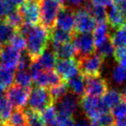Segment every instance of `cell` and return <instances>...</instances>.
<instances>
[{"label": "cell", "mask_w": 126, "mask_h": 126, "mask_svg": "<svg viewBox=\"0 0 126 126\" xmlns=\"http://www.w3.org/2000/svg\"><path fill=\"white\" fill-rule=\"evenodd\" d=\"M16 31L17 30L11 26L6 21H0V46L10 44Z\"/></svg>", "instance_id": "obj_24"}, {"label": "cell", "mask_w": 126, "mask_h": 126, "mask_svg": "<svg viewBox=\"0 0 126 126\" xmlns=\"http://www.w3.org/2000/svg\"><path fill=\"white\" fill-rule=\"evenodd\" d=\"M57 57L54 51L50 48H47L42 54L36 60L39 65L42 67L44 70H52L57 62Z\"/></svg>", "instance_id": "obj_18"}, {"label": "cell", "mask_w": 126, "mask_h": 126, "mask_svg": "<svg viewBox=\"0 0 126 126\" xmlns=\"http://www.w3.org/2000/svg\"><path fill=\"white\" fill-rule=\"evenodd\" d=\"M54 105V102L47 88L33 86L30 91L28 99V109L42 113L47 108Z\"/></svg>", "instance_id": "obj_2"}, {"label": "cell", "mask_w": 126, "mask_h": 126, "mask_svg": "<svg viewBox=\"0 0 126 126\" xmlns=\"http://www.w3.org/2000/svg\"><path fill=\"white\" fill-rule=\"evenodd\" d=\"M67 1L68 4V7L74 10V8H77V9L80 8L82 5H84L87 0H67Z\"/></svg>", "instance_id": "obj_43"}, {"label": "cell", "mask_w": 126, "mask_h": 126, "mask_svg": "<svg viewBox=\"0 0 126 126\" xmlns=\"http://www.w3.org/2000/svg\"><path fill=\"white\" fill-rule=\"evenodd\" d=\"M5 126H28V120L24 109H15L12 110Z\"/></svg>", "instance_id": "obj_23"}, {"label": "cell", "mask_w": 126, "mask_h": 126, "mask_svg": "<svg viewBox=\"0 0 126 126\" xmlns=\"http://www.w3.org/2000/svg\"><path fill=\"white\" fill-rule=\"evenodd\" d=\"M67 86L71 93L77 97H83L86 94V85H85V76L80 73L67 81Z\"/></svg>", "instance_id": "obj_16"}, {"label": "cell", "mask_w": 126, "mask_h": 126, "mask_svg": "<svg viewBox=\"0 0 126 126\" xmlns=\"http://www.w3.org/2000/svg\"><path fill=\"white\" fill-rule=\"evenodd\" d=\"M108 30V24L106 23H101L97 24V27L95 28L94 31L93 32V36L96 47L103 42H105L108 37H110Z\"/></svg>", "instance_id": "obj_26"}, {"label": "cell", "mask_w": 126, "mask_h": 126, "mask_svg": "<svg viewBox=\"0 0 126 126\" xmlns=\"http://www.w3.org/2000/svg\"><path fill=\"white\" fill-rule=\"evenodd\" d=\"M1 126H5V125H1Z\"/></svg>", "instance_id": "obj_52"}, {"label": "cell", "mask_w": 126, "mask_h": 126, "mask_svg": "<svg viewBox=\"0 0 126 126\" xmlns=\"http://www.w3.org/2000/svg\"><path fill=\"white\" fill-rule=\"evenodd\" d=\"M112 115L117 119L126 117V99L121 101L112 109Z\"/></svg>", "instance_id": "obj_38"}, {"label": "cell", "mask_w": 126, "mask_h": 126, "mask_svg": "<svg viewBox=\"0 0 126 126\" xmlns=\"http://www.w3.org/2000/svg\"><path fill=\"white\" fill-rule=\"evenodd\" d=\"M90 122L87 120L86 118H83V119H79L77 122H75L74 126H89Z\"/></svg>", "instance_id": "obj_46"}, {"label": "cell", "mask_w": 126, "mask_h": 126, "mask_svg": "<svg viewBox=\"0 0 126 126\" xmlns=\"http://www.w3.org/2000/svg\"><path fill=\"white\" fill-rule=\"evenodd\" d=\"M79 103L85 115L91 121H96L101 114L109 112L110 110L105 105L103 100L97 97L85 94L81 97Z\"/></svg>", "instance_id": "obj_4"}, {"label": "cell", "mask_w": 126, "mask_h": 126, "mask_svg": "<svg viewBox=\"0 0 126 126\" xmlns=\"http://www.w3.org/2000/svg\"><path fill=\"white\" fill-rule=\"evenodd\" d=\"M14 76V70L0 65V85L4 88V90H8L13 85Z\"/></svg>", "instance_id": "obj_27"}, {"label": "cell", "mask_w": 126, "mask_h": 126, "mask_svg": "<svg viewBox=\"0 0 126 126\" xmlns=\"http://www.w3.org/2000/svg\"><path fill=\"white\" fill-rule=\"evenodd\" d=\"M55 1H57V2H58V3H60V4H64V2L66 1V0H55Z\"/></svg>", "instance_id": "obj_50"}, {"label": "cell", "mask_w": 126, "mask_h": 126, "mask_svg": "<svg viewBox=\"0 0 126 126\" xmlns=\"http://www.w3.org/2000/svg\"><path fill=\"white\" fill-rule=\"evenodd\" d=\"M1 47H2V46H0V49H1Z\"/></svg>", "instance_id": "obj_51"}, {"label": "cell", "mask_w": 126, "mask_h": 126, "mask_svg": "<svg viewBox=\"0 0 126 126\" xmlns=\"http://www.w3.org/2000/svg\"><path fill=\"white\" fill-rule=\"evenodd\" d=\"M93 5L103 6V7H110L113 4L114 0H89Z\"/></svg>", "instance_id": "obj_42"}, {"label": "cell", "mask_w": 126, "mask_h": 126, "mask_svg": "<svg viewBox=\"0 0 126 126\" xmlns=\"http://www.w3.org/2000/svg\"><path fill=\"white\" fill-rule=\"evenodd\" d=\"M89 126H99V125H98V124L97 123V121H91Z\"/></svg>", "instance_id": "obj_49"}, {"label": "cell", "mask_w": 126, "mask_h": 126, "mask_svg": "<svg viewBox=\"0 0 126 126\" xmlns=\"http://www.w3.org/2000/svg\"><path fill=\"white\" fill-rule=\"evenodd\" d=\"M24 110L27 116L28 126H46V124L40 112L34 111L28 108L26 110L24 109Z\"/></svg>", "instance_id": "obj_30"}, {"label": "cell", "mask_w": 126, "mask_h": 126, "mask_svg": "<svg viewBox=\"0 0 126 126\" xmlns=\"http://www.w3.org/2000/svg\"><path fill=\"white\" fill-rule=\"evenodd\" d=\"M74 120L72 117H66V116L58 115L55 122L52 126H74Z\"/></svg>", "instance_id": "obj_39"}, {"label": "cell", "mask_w": 126, "mask_h": 126, "mask_svg": "<svg viewBox=\"0 0 126 126\" xmlns=\"http://www.w3.org/2000/svg\"><path fill=\"white\" fill-rule=\"evenodd\" d=\"M41 114H42V117L43 118L44 122H45L46 125H48V126H52L54 124V123L56 120V117L58 116L57 110H56L55 107L54 105L47 108Z\"/></svg>", "instance_id": "obj_33"}, {"label": "cell", "mask_w": 126, "mask_h": 126, "mask_svg": "<svg viewBox=\"0 0 126 126\" xmlns=\"http://www.w3.org/2000/svg\"><path fill=\"white\" fill-rule=\"evenodd\" d=\"M10 44H11L12 47H14L16 49H17L20 52H22V51H23L24 49H26L27 41H26V38H25L22 34H20L18 31H16V33H15L14 36L11 39Z\"/></svg>", "instance_id": "obj_34"}, {"label": "cell", "mask_w": 126, "mask_h": 126, "mask_svg": "<svg viewBox=\"0 0 126 126\" xmlns=\"http://www.w3.org/2000/svg\"><path fill=\"white\" fill-rule=\"evenodd\" d=\"M55 27L70 33H74L75 19H74V11L72 8L65 5L62 6L57 15Z\"/></svg>", "instance_id": "obj_14"}, {"label": "cell", "mask_w": 126, "mask_h": 126, "mask_svg": "<svg viewBox=\"0 0 126 126\" xmlns=\"http://www.w3.org/2000/svg\"><path fill=\"white\" fill-rule=\"evenodd\" d=\"M41 5V24L51 30L55 27L57 15L63 4L55 0H40Z\"/></svg>", "instance_id": "obj_3"}, {"label": "cell", "mask_w": 126, "mask_h": 126, "mask_svg": "<svg viewBox=\"0 0 126 126\" xmlns=\"http://www.w3.org/2000/svg\"><path fill=\"white\" fill-rule=\"evenodd\" d=\"M114 57H115L116 61L119 60L122 58L123 56L126 55V47H117L115 48V52H114Z\"/></svg>", "instance_id": "obj_44"}, {"label": "cell", "mask_w": 126, "mask_h": 126, "mask_svg": "<svg viewBox=\"0 0 126 126\" xmlns=\"http://www.w3.org/2000/svg\"><path fill=\"white\" fill-rule=\"evenodd\" d=\"M52 48L58 60H69L77 57V50L71 42L63 44H52Z\"/></svg>", "instance_id": "obj_15"}, {"label": "cell", "mask_w": 126, "mask_h": 126, "mask_svg": "<svg viewBox=\"0 0 126 126\" xmlns=\"http://www.w3.org/2000/svg\"><path fill=\"white\" fill-rule=\"evenodd\" d=\"M14 9L16 8L12 7L6 0H0V21L5 20L7 15Z\"/></svg>", "instance_id": "obj_40"}, {"label": "cell", "mask_w": 126, "mask_h": 126, "mask_svg": "<svg viewBox=\"0 0 126 126\" xmlns=\"http://www.w3.org/2000/svg\"><path fill=\"white\" fill-rule=\"evenodd\" d=\"M107 22L113 30H117L124 26L126 22V18L117 10V8L112 4L107 11Z\"/></svg>", "instance_id": "obj_17"}, {"label": "cell", "mask_w": 126, "mask_h": 126, "mask_svg": "<svg viewBox=\"0 0 126 126\" xmlns=\"http://www.w3.org/2000/svg\"><path fill=\"white\" fill-rule=\"evenodd\" d=\"M97 123L99 126H115V119L110 111L103 113L97 119Z\"/></svg>", "instance_id": "obj_37"}, {"label": "cell", "mask_w": 126, "mask_h": 126, "mask_svg": "<svg viewBox=\"0 0 126 126\" xmlns=\"http://www.w3.org/2000/svg\"><path fill=\"white\" fill-rule=\"evenodd\" d=\"M8 23H9L11 26H12L14 29H16V30H18L23 24L24 23L23 19V16H22L21 13H20L19 10L18 9H14L7 15L5 20Z\"/></svg>", "instance_id": "obj_29"}, {"label": "cell", "mask_w": 126, "mask_h": 126, "mask_svg": "<svg viewBox=\"0 0 126 126\" xmlns=\"http://www.w3.org/2000/svg\"><path fill=\"white\" fill-rule=\"evenodd\" d=\"M26 51L33 61H35L47 48L50 42V30L42 24L35 25L26 36Z\"/></svg>", "instance_id": "obj_1"}, {"label": "cell", "mask_w": 126, "mask_h": 126, "mask_svg": "<svg viewBox=\"0 0 126 126\" xmlns=\"http://www.w3.org/2000/svg\"><path fill=\"white\" fill-rule=\"evenodd\" d=\"M6 1H7L12 7L16 8V9H18L19 7H21V6L26 2V0H6Z\"/></svg>", "instance_id": "obj_45"}, {"label": "cell", "mask_w": 126, "mask_h": 126, "mask_svg": "<svg viewBox=\"0 0 126 126\" xmlns=\"http://www.w3.org/2000/svg\"><path fill=\"white\" fill-rule=\"evenodd\" d=\"M55 105L54 107L59 115L73 117L79 106V100L76 95L68 93L60 98Z\"/></svg>", "instance_id": "obj_9"}, {"label": "cell", "mask_w": 126, "mask_h": 126, "mask_svg": "<svg viewBox=\"0 0 126 126\" xmlns=\"http://www.w3.org/2000/svg\"><path fill=\"white\" fill-rule=\"evenodd\" d=\"M32 62H33V60L31 59L30 54L27 53V51L23 50L21 52V57L16 68L17 70H28L30 69Z\"/></svg>", "instance_id": "obj_36"}, {"label": "cell", "mask_w": 126, "mask_h": 126, "mask_svg": "<svg viewBox=\"0 0 126 126\" xmlns=\"http://www.w3.org/2000/svg\"><path fill=\"white\" fill-rule=\"evenodd\" d=\"M104 60L105 59L97 53L91 55L79 58L77 61L79 64V73L85 77L98 76L100 74Z\"/></svg>", "instance_id": "obj_5"}, {"label": "cell", "mask_w": 126, "mask_h": 126, "mask_svg": "<svg viewBox=\"0 0 126 126\" xmlns=\"http://www.w3.org/2000/svg\"><path fill=\"white\" fill-rule=\"evenodd\" d=\"M49 92H50V94L53 98L54 104L60 99V98H62L64 95H66L67 93H69L68 87L67 86V83L63 82L61 84L58 85V86H53V87L49 88Z\"/></svg>", "instance_id": "obj_32"}, {"label": "cell", "mask_w": 126, "mask_h": 126, "mask_svg": "<svg viewBox=\"0 0 126 126\" xmlns=\"http://www.w3.org/2000/svg\"><path fill=\"white\" fill-rule=\"evenodd\" d=\"M115 126H126V117L117 119L115 122Z\"/></svg>", "instance_id": "obj_47"}, {"label": "cell", "mask_w": 126, "mask_h": 126, "mask_svg": "<svg viewBox=\"0 0 126 126\" xmlns=\"http://www.w3.org/2000/svg\"><path fill=\"white\" fill-rule=\"evenodd\" d=\"M73 43L77 50V57L82 58L94 54L96 45L92 34L74 33Z\"/></svg>", "instance_id": "obj_7"}, {"label": "cell", "mask_w": 126, "mask_h": 126, "mask_svg": "<svg viewBox=\"0 0 126 126\" xmlns=\"http://www.w3.org/2000/svg\"><path fill=\"white\" fill-rule=\"evenodd\" d=\"M54 68H55L54 71L65 82L79 73L78 61L75 59L57 60Z\"/></svg>", "instance_id": "obj_10"}, {"label": "cell", "mask_w": 126, "mask_h": 126, "mask_svg": "<svg viewBox=\"0 0 126 126\" xmlns=\"http://www.w3.org/2000/svg\"><path fill=\"white\" fill-rule=\"evenodd\" d=\"M117 62L119 63V66H121L122 67L126 69V55L123 56L122 58H120L119 60H117Z\"/></svg>", "instance_id": "obj_48"}, {"label": "cell", "mask_w": 126, "mask_h": 126, "mask_svg": "<svg viewBox=\"0 0 126 126\" xmlns=\"http://www.w3.org/2000/svg\"><path fill=\"white\" fill-rule=\"evenodd\" d=\"M111 77L113 81L117 84H123L126 81V69L119 65L117 66L112 70Z\"/></svg>", "instance_id": "obj_35"}, {"label": "cell", "mask_w": 126, "mask_h": 126, "mask_svg": "<svg viewBox=\"0 0 126 126\" xmlns=\"http://www.w3.org/2000/svg\"><path fill=\"white\" fill-rule=\"evenodd\" d=\"M86 94L89 96L100 98L108 91V85L104 78L98 76L85 77Z\"/></svg>", "instance_id": "obj_12"}, {"label": "cell", "mask_w": 126, "mask_h": 126, "mask_svg": "<svg viewBox=\"0 0 126 126\" xmlns=\"http://www.w3.org/2000/svg\"><path fill=\"white\" fill-rule=\"evenodd\" d=\"M12 112V105L5 93H0V124L4 125Z\"/></svg>", "instance_id": "obj_20"}, {"label": "cell", "mask_w": 126, "mask_h": 126, "mask_svg": "<svg viewBox=\"0 0 126 126\" xmlns=\"http://www.w3.org/2000/svg\"><path fill=\"white\" fill-rule=\"evenodd\" d=\"M83 7L92 15L98 23H105L107 21V11L105 7L93 5L89 0L85 3Z\"/></svg>", "instance_id": "obj_19"}, {"label": "cell", "mask_w": 126, "mask_h": 126, "mask_svg": "<svg viewBox=\"0 0 126 126\" xmlns=\"http://www.w3.org/2000/svg\"><path fill=\"white\" fill-rule=\"evenodd\" d=\"M125 23H126V22H125Z\"/></svg>", "instance_id": "obj_54"}, {"label": "cell", "mask_w": 126, "mask_h": 126, "mask_svg": "<svg viewBox=\"0 0 126 126\" xmlns=\"http://www.w3.org/2000/svg\"><path fill=\"white\" fill-rule=\"evenodd\" d=\"M25 23L37 25L41 21L40 0H26V2L18 8Z\"/></svg>", "instance_id": "obj_8"}, {"label": "cell", "mask_w": 126, "mask_h": 126, "mask_svg": "<svg viewBox=\"0 0 126 126\" xmlns=\"http://www.w3.org/2000/svg\"><path fill=\"white\" fill-rule=\"evenodd\" d=\"M75 33L91 34L97 27V22L84 7L78 8L74 11Z\"/></svg>", "instance_id": "obj_6"}, {"label": "cell", "mask_w": 126, "mask_h": 126, "mask_svg": "<svg viewBox=\"0 0 126 126\" xmlns=\"http://www.w3.org/2000/svg\"><path fill=\"white\" fill-rule=\"evenodd\" d=\"M0 125H1V124H0Z\"/></svg>", "instance_id": "obj_53"}, {"label": "cell", "mask_w": 126, "mask_h": 126, "mask_svg": "<svg viewBox=\"0 0 126 126\" xmlns=\"http://www.w3.org/2000/svg\"><path fill=\"white\" fill-rule=\"evenodd\" d=\"M113 4L126 18V0H114Z\"/></svg>", "instance_id": "obj_41"}, {"label": "cell", "mask_w": 126, "mask_h": 126, "mask_svg": "<svg viewBox=\"0 0 126 126\" xmlns=\"http://www.w3.org/2000/svg\"><path fill=\"white\" fill-rule=\"evenodd\" d=\"M96 47L97 54L101 55L104 59L113 55L114 52H115V46L113 45L111 40H110V36L108 37L105 42H103L99 45L97 46Z\"/></svg>", "instance_id": "obj_28"}, {"label": "cell", "mask_w": 126, "mask_h": 126, "mask_svg": "<svg viewBox=\"0 0 126 126\" xmlns=\"http://www.w3.org/2000/svg\"><path fill=\"white\" fill-rule=\"evenodd\" d=\"M73 35L74 33H70L54 27L50 30V42L52 44L67 43L73 40Z\"/></svg>", "instance_id": "obj_21"}, {"label": "cell", "mask_w": 126, "mask_h": 126, "mask_svg": "<svg viewBox=\"0 0 126 126\" xmlns=\"http://www.w3.org/2000/svg\"><path fill=\"white\" fill-rule=\"evenodd\" d=\"M21 57V52L11 44L1 47L0 49V65L6 68L15 70L18 66Z\"/></svg>", "instance_id": "obj_11"}, {"label": "cell", "mask_w": 126, "mask_h": 126, "mask_svg": "<svg viewBox=\"0 0 126 126\" xmlns=\"http://www.w3.org/2000/svg\"><path fill=\"white\" fill-rule=\"evenodd\" d=\"M30 89L23 88L13 84L7 90V98L15 109H24L28 103Z\"/></svg>", "instance_id": "obj_13"}, {"label": "cell", "mask_w": 126, "mask_h": 126, "mask_svg": "<svg viewBox=\"0 0 126 126\" xmlns=\"http://www.w3.org/2000/svg\"><path fill=\"white\" fill-rule=\"evenodd\" d=\"M103 100L105 105L109 109H113L117 105H118L121 101L124 100V97L121 92L116 89H108V91L103 96Z\"/></svg>", "instance_id": "obj_22"}, {"label": "cell", "mask_w": 126, "mask_h": 126, "mask_svg": "<svg viewBox=\"0 0 126 126\" xmlns=\"http://www.w3.org/2000/svg\"><path fill=\"white\" fill-rule=\"evenodd\" d=\"M110 40L115 47H126V26H123L116 30L110 36Z\"/></svg>", "instance_id": "obj_31"}, {"label": "cell", "mask_w": 126, "mask_h": 126, "mask_svg": "<svg viewBox=\"0 0 126 126\" xmlns=\"http://www.w3.org/2000/svg\"><path fill=\"white\" fill-rule=\"evenodd\" d=\"M33 79L28 70H17L14 76V85L27 89H31Z\"/></svg>", "instance_id": "obj_25"}]
</instances>
